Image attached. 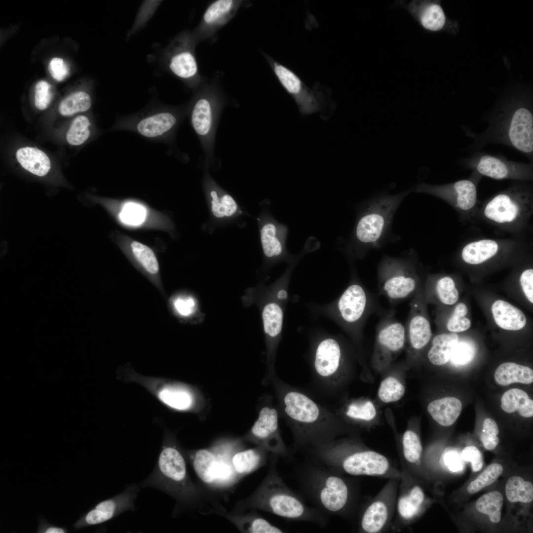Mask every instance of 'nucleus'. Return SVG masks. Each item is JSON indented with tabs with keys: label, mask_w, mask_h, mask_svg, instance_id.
<instances>
[{
	"label": "nucleus",
	"mask_w": 533,
	"mask_h": 533,
	"mask_svg": "<svg viewBox=\"0 0 533 533\" xmlns=\"http://www.w3.org/2000/svg\"><path fill=\"white\" fill-rule=\"evenodd\" d=\"M185 454L173 441L163 444L157 463L141 487L159 489L176 501L173 515L184 510H195L202 515H223L227 512L214 495L190 477Z\"/></svg>",
	"instance_id": "obj_1"
},
{
	"label": "nucleus",
	"mask_w": 533,
	"mask_h": 533,
	"mask_svg": "<svg viewBox=\"0 0 533 533\" xmlns=\"http://www.w3.org/2000/svg\"><path fill=\"white\" fill-rule=\"evenodd\" d=\"M279 457L270 453L267 472L257 488L247 497L237 501L233 514L259 510L285 519L315 523L324 528L328 516L314 507L308 506L301 495L286 484L277 470Z\"/></svg>",
	"instance_id": "obj_2"
},
{
	"label": "nucleus",
	"mask_w": 533,
	"mask_h": 533,
	"mask_svg": "<svg viewBox=\"0 0 533 533\" xmlns=\"http://www.w3.org/2000/svg\"><path fill=\"white\" fill-rule=\"evenodd\" d=\"M284 413L294 438V455L333 440L335 422L329 413L305 394L295 390L285 393Z\"/></svg>",
	"instance_id": "obj_3"
},
{
	"label": "nucleus",
	"mask_w": 533,
	"mask_h": 533,
	"mask_svg": "<svg viewBox=\"0 0 533 533\" xmlns=\"http://www.w3.org/2000/svg\"><path fill=\"white\" fill-rule=\"evenodd\" d=\"M533 214L531 182L516 181L478 206L474 218L513 235L524 234Z\"/></svg>",
	"instance_id": "obj_4"
},
{
	"label": "nucleus",
	"mask_w": 533,
	"mask_h": 533,
	"mask_svg": "<svg viewBox=\"0 0 533 533\" xmlns=\"http://www.w3.org/2000/svg\"><path fill=\"white\" fill-rule=\"evenodd\" d=\"M295 476L302 497L327 516L342 512L348 503L349 488L345 480L313 459L307 457Z\"/></svg>",
	"instance_id": "obj_5"
},
{
	"label": "nucleus",
	"mask_w": 533,
	"mask_h": 533,
	"mask_svg": "<svg viewBox=\"0 0 533 533\" xmlns=\"http://www.w3.org/2000/svg\"><path fill=\"white\" fill-rule=\"evenodd\" d=\"M409 192L380 194L362 207L348 247L356 257L361 258L370 249L381 246L388 236L397 209Z\"/></svg>",
	"instance_id": "obj_6"
},
{
	"label": "nucleus",
	"mask_w": 533,
	"mask_h": 533,
	"mask_svg": "<svg viewBox=\"0 0 533 533\" xmlns=\"http://www.w3.org/2000/svg\"><path fill=\"white\" fill-rule=\"evenodd\" d=\"M488 128L475 136L469 135L480 147L486 143L509 146L533 161V115L528 109L520 107L510 114H500L488 120Z\"/></svg>",
	"instance_id": "obj_7"
},
{
	"label": "nucleus",
	"mask_w": 533,
	"mask_h": 533,
	"mask_svg": "<svg viewBox=\"0 0 533 533\" xmlns=\"http://www.w3.org/2000/svg\"><path fill=\"white\" fill-rule=\"evenodd\" d=\"M379 294L395 302L413 297L419 289L417 260L413 256H384L378 267Z\"/></svg>",
	"instance_id": "obj_8"
},
{
	"label": "nucleus",
	"mask_w": 533,
	"mask_h": 533,
	"mask_svg": "<svg viewBox=\"0 0 533 533\" xmlns=\"http://www.w3.org/2000/svg\"><path fill=\"white\" fill-rule=\"evenodd\" d=\"M272 65L279 81L292 97L302 115L321 113L324 116L328 111L331 110L334 105L329 89L320 84L311 88L288 68L276 62Z\"/></svg>",
	"instance_id": "obj_9"
},
{
	"label": "nucleus",
	"mask_w": 533,
	"mask_h": 533,
	"mask_svg": "<svg viewBox=\"0 0 533 533\" xmlns=\"http://www.w3.org/2000/svg\"><path fill=\"white\" fill-rule=\"evenodd\" d=\"M482 177L473 172L466 179L441 185L421 183L415 188L417 192L427 193L446 201L454 209L463 222L474 218L478 206L477 184Z\"/></svg>",
	"instance_id": "obj_10"
},
{
	"label": "nucleus",
	"mask_w": 533,
	"mask_h": 533,
	"mask_svg": "<svg viewBox=\"0 0 533 533\" xmlns=\"http://www.w3.org/2000/svg\"><path fill=\"white\" fill-rule=\"evenodd\" d=\"M466 168L481 176L495 180L510 179L516 181L531 182L533 180V162H519L507 159L499 154L492 155L477 152L464 159Z\"/></svg>",
	"instance_id": "obj_11"
},
{
	"label": "nucleus",
	"mask_w": 533,
	"mask_h": 533,
	"mask_svg": "<svg viewBox=\"0 0 533 533\" xmlns=\"http://www.w3.org/2000/svg\"><path fill=\"white\" fill-rule=\"evenodd\" d=\"M530 244L524 234L503 238L481 237L463 243L460 249V257L467 265L479 266L492 261L500 254L523 250Z\"/></svg>",
	"instance_id": "obj_12"
},
{
	"label": "nucleus",
	"mask_w": 533,
	"mask_h": 533,
	"mask_svg": "<svg viewBox=\"0 0 533 533\" xmlns=\"http://www.w3.org/2000/svg\"><path fill=\"white\" fill-rule=\"evenodd\" d=\"M179 122L178 116L165 109L146 111L120 118L117 129L133 131L152 140L166 139Z\"/></svg>",
	"instance_id": "obj_13"
},
{
	"label": "nucleus",
	"mask_w": 533,
	"mask_h": 533,
	"mask_svg": "<svg viewBox=\"0 0 533 533\" xmlns=\"http://www.w3.org/2000/svg\"><path fill=\"white\" fill-rule=\"evenodd\" d=\"M377 309L376 301L360 284H350L337 302L338 317L349 330L358 332L370 313Z\"/></svg>",
	"instance_id": "obj_14"
},
{
	"label": "nucleus",
	"mask_w": 533,
	"mask_h": 533,
	"mask_svg": "<svg viewBox=\"0 0 533 533\" xmlns=\"http://www.w3.org/2000/svg\"><path fill=\"white\" fill-rule=\"evenodd\" d=\"M249 441L269 453L290 461L293 454L286 446L278 427V414L274 408L264 407L246 436Z\"/></svg>",
	"instance_id": "obj_15"
},
{
	"label": "nucleus",
	"mask_w": 533,
	"mask_h": 533,
	"mask_svg": "<svg viewBox=\"0 0 533 533\" xmlns=\"http://www.w3.org/2000/svg\"><path fill=\"white\" fill-rule=\"evenodd\" d=\"M205 185L209 212V220L204 225L205 230L212 232L216 228L235 222L244 215L234 198L211 179L207 178Z\"/></svg>",
	"instance_id": "obj_16"
},
{
	"label": "nucleus",
	"mask_w": 533,
	"mask_h": 533,
	"mask_svg": "<svg viewBox=\"0 0 533 533\" xmlns=\"http://www.w3.org/2000/svg\"><path fill=\"white\" fill-rule=\"evenodd\" d=\"M257 220L266 260L272 263L288 258L289 253L286 246L287 227L277 221L267 208L262 210Z\"/></svg>",
	"instance_id": "obj_17"
},
{
	"label": "nucleus",
	"mask_w": 533,
	"mask_h": 533,
	"mask_svg": "<svg viewBox=\"0 0 533 533\" xmlns=\"http://www.w3.org/2000/svg\"><path fill=\"white\" fill-rule=\"evenodd\" d=\"M141 488L137 484L126 486L124 490L114 497L99 503L85 518L86 523L94 525L103 523L123 512L135 510L134 502Z\"/></svg>",
	"instance_id": "obj_18"
},
{
	"label": "nucleus",
	"mask_w": 533,
	"mask_h": 533,
	"mask_svg": "<svg viewBox=\"0 0 533 533\" xmlns=\"http://www.w3.org/2000/svg\"><path fill=\"white\" fill-rule=\"evenodd\" d=\"M422 295L419 290L412 298L406 323V338L412 349H422L432 337L430 324L425 314Z\"/></svg>",
	"instance_id": "obj_19"
},
{
	"label": "nucleus",
	"mask_w": 533,
	"mask_h": 533,
	"mask_svg": "<svg viewBox=\"0 0 533 533\" xmlns=\"http://www.w3.org/2000/svg\"><path fill=\"white\" fill-rule=\"evenodd\" d=\"M377 341L379 348L392 353L400 351L406 340L405 327L392 313L384 315L377 326Z\"/></svg>",
	"instance_id": "obj_20"
},
{
	"label": "nucleus",
	"mask_w": 533,
	"mask_h": 533,
	"mask_svg": "<svg viewBox=\"0 0 533 533\" xmlns=\"http://www.w3.org/2000/svg\"><path fill=\"white\" fill-rule=\"evenodd\" d=\"M341 358V348L337 340L333 338L322 340L315 353L314 367L316 374L324 380H329L337 373Z\"/></svg>",
	"instance_id": "obj_21"
},
{
	"label": "nucleus",
	"mask_w": 533,
	"mask_h": 533,
	"mask_svg": "<svg viewBox=\"0 0 533 533\" xmlns=\"http://www.w3.org/2000/svg\"><path fill=\"white\" fill-rule=\"evenodd\" d=\"M184 454L202 483L208 488L215 490L217 457L213 449L190 450Z\"/></svg>",
	"instance_id": "obj_22"
},
{
	"label": "nucleus",
	"mask_w": 533,
	"mask_h": 533,
	"mask_svg": "<svg viewBox=\"0 0 533 533\" xmlns=\"http://www.w3.org/2000/svg\"><path fill=\"white\" fill-rule=\"evenodd\" d=\"M241 533H282L285 532L263 518L256 510L241 513L227 512L223 516Z\"/></svg>",
	"instance_id": "obj_23"
},
{
	"label": "nucleus",
	"mask_w": 533,
	"mask_h": 533,
	"mask_svg": "<svg viewBox=\"0 0 533 533\" xmlns=\"http://www.w3.org/2000/svg\"><path fill=\"white\" fill-rule=\"evenodd\" d=\"M266 449L260 446L236 452L231 459L232 467L241 478L265 466L269 458Z\"/></svg>",
	"instance_id": "obj_24"
},
{
	"label": "nucleus",
	"mask_w": 533,
	"mask_h": 533,
	"mask_svg": "<svg viewBox=\"0 0 533 533\" xmlns=\"http://www.w3.org/2000/svg\"><path fill=\"white\" fill-rule=\"evenodd\" d=\"M492 311L496 324L501 328L510 331L523 329L527 319L518 308L503 300H497L492 306Z\"/></svg>",
	"instance_id": "obj_25"
},
{
	"label": "nucleus",
	"mask_w": 533,
	"mask_h": 533,
	"mask_svg": "<svg viewBox=\"0 0 533 533\" xmlns=\"http://www.w3.org/2000/svg\"><path fill=\"white\" fill-rule=\"evenodd\" d=\"M15 155L20 165L34 175L44 177L50 170V159L44 152L38 149L22 147L17 151Z\"/></svg>",
	"instance_id": "obj_26"
},
{
	"label": "nucleus",
	"mask_w": 533,
	"mask_h": 533,
	"mask_svg": "<svg viewBox=\"0 0 533 533\" xmlns=\"http://www.w3.org/2000/svg\"><path fill=\"white\" fill-rule=\"evenodd\" d=\"M462 409L460 401L454 397H446L430 402L427 411L439 424L449 426L458 418Z\"/></svg>",
	"instance_id": "obj_27"
},
{
	"label": "nucleus",
	"mask_w": 533,
	"mask_h": 533,
	"mask_svg": "<svg viewBox=\"0 0 533 533\" xmlns=\"http://www.w3.org/2000/svg\"><path fill=\"white\" fill-rule=\"evenodd\" d=\"M495 379L497 384L502 386L516 382L530 384L533 381V371L527 366L505 362L500 364L495 370Z\"/></svg>",
	"instance_id": "obj_28"
},
{
	"label": "nucleus",
	"mask_w": 533,
	"mask_h": 533,
	"mask_svg": "<svg viewBox=\"0 0 533 533\" xmlns=\"http://www.w3.org/2000/svg\"><path fill=\"white\" fill-rule=\"evenodd\" d=\"M458 340V336L455 333L436 335L427 353L429 361L436 366L446 364L450 361L452 349Z\"/></svg>",
	"instance_id": "obj_29"
},
{
	"label": "nucleus",
	"mask_w": 533,
	"mask_h": 533,
	"mask_svg": "<svg viewBox=\"0 0 533 533\" xmlns=\"http://www.w3.org/2000/svg\"><path fill=\"white\" fill-rule=\"evenodd\" d=\"M501 407L505 412H517L520 416L530 418L533 416V401L524 391L511 389L505 392L501 399Z\"/></svg>",
	"instance_id": "obj_30"
},
{
	"label": "nucleus",
	"mask_w": 533,
	"mask_h": 533,
	"mask_svg": "<svg viewBox=\"0 0 533 533\" xmlns=\"http://www.w3.org/2000/svg\"><path fill=\"white\" fill-rule=\"evenodd\" d=\"M191 125L200 137L208 136L213 124V111L208 100L201 98L194 103L190 114Z\"/></svg>",
	"instance_id": "obj_31"
},
{
	"label": "nucleus",
	"mask_w": 533,
	"mask_h": 533,
	"mask_svg": "<svg viewBox=\"0 0 533 533\" xmlns=\"http://www.w3.org/2000/svg\"><path fill=\"white\" fill-rule=\"evenodd\" d=\"M432 291L428 295H432L436 301L445 305H452L458 300L459 294L454 280L449 275H440L431 278Z\"/></svg>",
	"instance_id": "obj_32"
},
{
	"label": "nucleus",
	"mask_w": 533,
	"mask_h": 533,
	"mask_svg": "<svg viewBox=\"0 0 533 533\" xmlns=\"http://www.w3.org/2000/svg\"><path fill=\"white\" fill-rule=\"evenodd\" d=\"M169 67L174 75L184 79L195 76L198 70L194 56L187 50L178 51L172 55L169 61Z\"/></svg>",
	"instance_id": "obj_33"
},
{
	"label": "nucleus",
	"mask_w": 533,
	"mask_h": 533,
	"mask_svg": "<svg viewBox=\"0 0 533 533\" xmlns=\"http://www.w3.org/2000/svg\"><path fill=\"white\" fill-rule=\"evenodd\" d=\"M505 495L511 502H531L533 500V485L519 476L509 478L505 485Z\"/></svg>",
	"instance_id": "obj_34"
},
{
	"label": "nucleus",
	"mask_w": 533,
	"mask_h": 533,
	"mask_svg": "<svg viewBox=\"0 0 533 533\" xmlns=\"http://www.w3.org/2000/svg\"><path fill=\"white\" fill-rule=\"evenodd\" d=\"M503 501V495L500 492H490L477 499L476 509L479 512L488 516L491 522L496 524L501 520Z\"/></svg>",
	"instance_id": "obj_35"
},
{
	"label": "nucleus",
	"mask_w": 533,
	"mask_h": 533,
	"mask_svg": "<svg viewBox=\"0 0 533 533\" xmlns=\"http://www.w3.org/2000/svg\"><path fill=\"white\" fill-rule=\"evenodd\" d=\"M262 319L266 335L269 338H275L280 334L283 321V312L276 303H267L262 310Z\"/></svg>",
	"instance_id": "obj_36"
},
{
	"label": "nucleus",
	"mask_w": 533,
	"mask_h": 533,
	"mask_svg": "<svg viewBox=\"0 0 533 533\" xmlns=\"http://www.w3.org/2000/svg\"><path fill=\"white\" fill-rule=\"evenodd\" d=\"M387 518V510L385 505L382 502H375L371 504L364 513L361 523L362 528L367 533H377L382 528Z\"/></svg>",
	"instance_id": "obj_37"
},
{
	"label": "nucleus",
	"mask_w": 533,
	"mask_h": 533,
	"mask_svg": "<svg viewBox=\"0 0 533 533\" xmlns=\"http://www.w3.org/2000/svg\"><path fill=\"white\" fill-rule=\"evenodd\" d=\"M158 397L165 404L178 410H187L193 403L192 397L189 391L175 387H164L159 392Z\"/></svg>",
	"instance_id": "obj_38"
},
{
	"label": "nucleus",
	"mask_w": 533,
	"mask_h": 533,
	"mask_svg": "<svg viewBox=\"0 0 533 533\" xmlns=\"http://www.w3.org/2000/svg\"><path fill=\"white\" fill-rule=\"evenodd\" d=\"M91 104V98L88 93L77 91L62 100L59 106V112L63 116H71L88 111Z\"/></svg>",
	"instance_id": "obj_39"
},
{
	"label": "nucleus",
	"mask_w": 533,
	"mask_h": 533,
	"mask_svg": "<svg viewBox=\"0 0 533 533\" xmlns=\"http://www.w3.org/2000/svg\"><path fill=\"white\" fill-rule=\"evenodd\" d=\"M92 125V122L87 116L80 115L76 117L66 135L68 143L73 146H79L84 143L91 135Z\"/></svg>",
	"instance_id": "obj_40"
},
{
	"label": "nucleus",
	"mask_w": 533,
	"mask_h": 533,
	"mask_svg": "<svg viewBox=\"0 0 533 533\" xmlns=\"http://www.w3.org/2000/svg\"><path fill=\"white\" fill-rule=\"evenodd\" d=\"M132 253L139 264L151 274L159 272V266L153 251L148 246L136 241L131 244Z\"/></svg>",
	"instance_id": "obj_41"
},
{
	"label": "nucleus",
	"mask_w": 533,
	"mask_h": 533,
	"mask_svg": "<svg viewBox=\"0 0 533 533\" xmlns=\"http://www.w3.org/2000/svg\"><path fill=\"white\" fill-rule=\"evenodd\" d=\"M424 496L422 489L416 486L408 495L401 497L398 504V510L401 516L405 519L414 517L418 512Z\"/></svg>",
	"instance_id": "obj_42"
},
{
	"label": "nucleus",
	"mask_w": 533,
	"mask_h": 533,
	"mask_svg": "<svg viewBox=\"0 0 533 533\" xmlns=\"http://www.w3.org/2000/svg\"><path fill=\"white\" fill-rule=\"evenodd\" d=\"M502 466L495 463L488 466L479 476L468 485L467 491L470 494L476 493L485 487L492 484L501 475Z\"/></svg>",
	"instance_id": "obj_43"
},
{
	"label": "nucleus",
	"mask_w": 533,
	"mask_h": 533,
	"mask_svg": "<svg viewBox=\"0 0 533 533\" xmlns=\"http://www.w3.org/2000/svg\"><path fill=\"white\" fill-rule=\"evenodd\" d=\"M445 20V15L442 7L435 3L425 7L420 15L421 25L424 28L431 31H436L441 29Z\"/></svg>",
	"instance_id": "obj_44"
},
{
	"label": "nucleus",
	"mask_w": 533,
	"mask_h": 533,
	"mask_svg": "<svg viewBox=\"0 0 533 533\" xmlns=\"http://www.w3.org/2000/svg\"><path fill=\"white\" fill-rule=\"evenodd\" d=\"M404 386L397 380L388 377L381 382L378 395L382 401L388 403L399 400L404 395Z\"/></svg>",
	"instance_id": "obj_45"
},
{
	"label": "nucleus",
	"mask_w": 533,
	"mask_h": 533,
	"mask_svg": "<svg viewBox=\"0 0 533 533\" xmlns=\"http://www.w3.org/2000/svg\"><path fill=\"white\" fill-rule=\"evenodd\" d=\"M468 309L464 303H459L455 307L446 324L447 329L452 333L461 332L470 328L471 322L465 317Z\"/></svg>",
	"instance_id": "obj_46"
},
{
	"label": "nucleus",
	"mask_w": 533,
	"mask_h": 533,
	"mask_svg": "<svg viewBox=\"0 0 533 533\" xmlns=\"http://www.w3.org/2000/svg\"><path fill=\"white\" fill-rule=\"evenodd\" d=\"M345 414L352 419L369 421L375 418L376 411L370 401L360 400L349 404Z\"/></svg>",
	"instance_id": "obj_47"
},
{
	"label": "nucleus",
	"mask_w": 533,
	"mask_h": 533,
	"mask_svg": "<svg viewBox=\"0 0 533 533\" xmlns=\"http://www.w3.org/2000/svg\"><path fill=\"white\" fill-rule=\"evenodd\" d=\"M403 453L405 458L410 462H417L420 458L422 446L418 436L413 431L405 432L403 438Z\"/></svg>",
	"instance_id": "obj_48"
},
{
	"label": "nucleus",
	"mask_w": 533,
	"mask_h": 533,
	"mask_svg": "<svg viewBox=\"0 0 533 533\" xmlns=\"http://www.w3.org/2000/svg\"><path fill=\"white\" fill-rule=\"evenodd\" d=\"M473 344L468 341H458L454 346L450 361L454 365H463L469 363L475 355Z\"/></svg>",
	"instance_id": "obj_49"
},
{
	"label": "nucleus",
	"mask_w": 533,
	"mask_h": 533,
	"mask_svg": "<svg viewBox=\"0 0 533 533\" xmlns=\"http://www.w3.org/2000/svg\"><path fill=\"white\" fill-rule=\"evenodd\" d=\"M233 4L234 1L232 0H218L214 1L208 7L204 14V22L208 24L216 23L230 11Z\"/></svg>",
	"instance_id": "obj_50"
},
{
	"label": "nucleus",
	"mask_w": 533,
	"mask_h": 533,
	"mask_svg": "<svg viewBox=\"0 0 533 533\" xmlns=\"http://www.w3.org/2000/svg\"><path fill=\"white\" fill-rule=\"evenodd\" d=\"M498 433L499 429L496 422L491 418L486 419L480 435L481 441L486 449L493 450L496 448L499 441L497 436Z\"/></svg>",
	"instance_id": "obj_51"
},
{
	"label": "nucleus",
	"mask_w": 533,
	"mask_h": 533,
	"mask_svg": "<svg viewBox=\"0 0 533 533\" xmlns=\"http://www.w3.org/2000/svg\"><path fill=\"white\" fill-rule=\"evenodd\" d=\"M146 217L145 209L135 203H128L124 206L120 218L126 224L138 225L142 223Z\"/></svg>",
	"instance_id": "obj_52"
},
{
	"label": "nucleus",
	"mask_w": 533,
	"mask_h": 533,
	"mask_svg": "<svg viewBox=\"0 0 533 533\" xmlns=\"http://www.w3.org/2000/svg\"><path fill=\"white\" fill-rule=\"evenodd\" d=\"M53 92L51 85L46 81H38L35 87V105L39 110L46 109L53 98Z\"/></svg>",
	"instance_id": "obj_53"
},
{
	"label": "nucleus",
	"mask_w": 533,
	"mask_h": 533,
	"mask_svg": "<svg viewBox=\"0 0 533 533\" xmlns=\"http://www.w3.org/2000/svg\"><path fill=\"white\" fill-rule=\"evenodd\" d=\"M173 308L178 315L182 317L191 316L196 309V302L190 296L179 295L172 301Z\"/></svg>",
	"instance_id": "obj_54"
},
{
	"label": "nucleus",
	"mask_w": 533,
	"mask_h": 533,
	"mask_svg": "<svg viewBox=\"0 0 533 533\" xmlns=\"http://www.w3.org/2000/svg\"><path fill=\"white\" fill-rule=\"evenodd\" d=\"M460 455L463 460L471 463L473 472H478L481 470L483 465V457L481 452L476 447H466Z\"/></svg>",
	"instance_id": "obj_55"
},
{
	"label": "nucleus",
	"mask_w": 533,
	"mask_h": 533,
	"mask_svg": "<svg viewBox=\"0 0 533 533\" xmlns=\"http://www.w3.org/2000/svg\"><path fill=\"white\" fill-rule=\"evenodd\" d=\"M462 460L461 455L456 450L451 449H447L441 458L442 463L454 472L459 471L462 468Z\"/></svg>",
	"instance_id": "obj_56"
},
{
	"label": "nucleus",
	"mask_w": 533,
	"mask_h": 533,
	"mask_svg": "<svg viewBox=\"0 0 533 533\" xmlns=\"http://www.w3.org/2000/svg\"><path fill=\"white\" fill-rule=\"evenodd\" d=\"M48 70L52 76L57 81L63 80L69 75V68L60 58H52L48 65Z\"/></svg>",
	"instance_id": "obj_57"
},
{
	"label": "nucleus",
	"mask_w": 533,
	"mask_h": 533,
	"mask_svg": "<svg viewBox=\"0 0 533 533\" xmlns=\"http://www.w3.org/2000/svg\"><path fill=\"white\" fill-rule=\"evenodd\" d=\"M519 281L524 293L527 299L533 303V269L528 268L521 273Z\"/></svg>",
	"instance_id": "obj_58"
},
{
	"label": "nucleus",
	"mask_w": 533,
	"mask_h": 533,
	"mask_svg": "<svg viewBox=\"0 0 533 533\" xmlns=\"http://www.w3.org/2000/svg\"><path fill=\"white\" fill-rule=\"evenodd\" d=\"M47 533H63L64 531L59 528H50L46 532Z\"/></svg>",
	"instance_id": "obj_59"
},
{
	"label": "nucleus",
	"mask_w": 533,
	"mask_h": 533,
	"mask_svg": "<svg viewBox=\"0 0 533 533\" xmlns=\"http://www.w3.org/2000/svg\"><path fill=\"white\" fill-rule=\"evenodd\" d=\"M286 293L285 291H284L283 290H281V291H279L278 292V294H277V297L279 299H284V298H285L286 297Z\"/></svg>",
	"instance_id": "obj_60"
}]
</instances>
